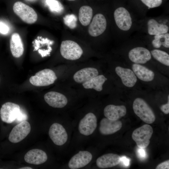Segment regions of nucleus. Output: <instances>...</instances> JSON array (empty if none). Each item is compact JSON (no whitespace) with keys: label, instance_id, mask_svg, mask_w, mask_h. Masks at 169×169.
<instances>
[{"label":"nucleus","instance_id":"nucleus-5","mask_svg":"<svg viewBox=\"0 0 169 169\" xmlns=\"http://www.w3.org/2000/svg\"><path fill=\"white\" fill-rule=\"evenodd\" d=\"M13 9L14 13L22 21L27 23H34L37 20V14L35 10L21 2L15 3L13 6Z\"/></svg>","mask_w":169,"mask_h":169},{"label":"nucleus","instance_id":"nucleus-19","mask_svg":"<svg viewBox=\"0 0 169 169\" xmlns=\"http://www.w3.org/2000/svg\"><path fill=\"white\" fill-rule=\"evenodd\" d=\"M120 156L117 154L108 153L98 157L96 161V164L100 168L111 167L120 163Z\"/></svg>","mask_w":169,"mask_h":169},{"label":"nucleus","instance_id":"nucleus-18","mask_svg":"<svg viewBox=\"0 0 169 169\" xmlns=\"http://www.w3.org/2000/svg\"><path fill=\"white\" fill-rule=\"evenodd\" d=\"M126 113V109L124 105H109L104 108V114L107 118L113 120H118L124 116Z\"/></svg>","mask_w":169,"mask_h":169},{"label":"nucleus","instance_id":"nucleus-34","mask_svg":"<svg viewBox=\"0 0 169 169\" xmlns=\"http://www.w3.org/2000/svg\"><path fill=\"white\" fill-rule=\"evenodd\" d=\"M168 102L166 104L162 105L160 107L161 111L166 114L169 113V95L168 96Z\"/></svg>","mask_w":169,"mask_h":169},{"label":"nucleus","instance_id":"nucleus-13","mask_svg":"<svg viewBox=\"0 0 169 169\" xmlns=\"http://www.w3.org/2000/svg\"><path fill=\"white\" fill-rule=\"evenodd\" d=\"M128 56L132 62L138 64H144L151 59L150 52L147 49L142 47H137L131 49Z\"/></svg>","mask_w":169,"mask_h":169},{"label":"nucleus","instance_id":"nucleus-33","mask_svg":"<svg viewBox=\"0 0 169 169\" xmlns=\"http://www.w3.org/2000/svg\"><path fill=\"white\" fill-rule=\"evenodd\" d=\"M156 169H169V160H167L158 165L156 168Z\"/></svg>","mask_w":169,"mask_h":169},{"label":"nucleus","instance_id":"nucleus-12","mask_svg":"<svg viewBox=\"0 0 169 169\" xmlns=\"http://www.w3.org/2000/svg\"><path fill=\"white\" fill-rule=\"evenodd\" d=\"M92 155L87 151H80L70 160L68 166L71 169H77L83 167L91 161Z\"/></svg>","mask_w":169,"mask_h":169},{"label":"nucleus","instance_id":"nucleus-23","mask_svg":"<svg viewBox=\"0 0 169 169\" xmlns=\"http://www.w3.org/2000/svg\"><path fill=\"white\" fill-rule=\"evenodd\" d=\"M52 43V41L47 38L38 37L33 42L34 50H38L42 57L46 56L50 54L52 48L51 47H46V46L51 44Z\"/></svg>","mask_w":169,"mask_h":169},{"label":"nucleus","instance_id":"nucleus-11","mask_svg":"<svg viewBox=\"0 0 169 169\" xmlns=\"http://www.w3.org/2000/svg\"><path fill=\"white\" fill-rule=\"evenodd\" d=\"M88 28V33L93 37L98 36L105 30L107 25L105 16L101 13L96 14L93 17Z\"/></svg>","mask_w":169,"mask_h":169},{"label":"nucleus","instance_id":"nucleus-7","mask_svg":"<svg viewBox=\"0 0 169 169\" xmlns=\"http://www.w3.org/2000/svg\"><path fill=\"white\" fill-rule=\"evenodd\" d=\"M30 125L27 121H23L15 126L12 129L9 137V140L13 143H17L24 139L29 133Z\"/></svg>","mask_w":169,"mask_h":169},{"label":"nucleus","instance_id":"nucleus-2","mask_svg":"<svg viewBox=\"0 0 169 169\" xmlns=\"http://www.w3.org/2000/svg\"><path fill=\"white\" fill-rule=\"evenodd\" d=\"M133 108L135 114L145 122L151 124L155 121L156 116L153 111L142 99H136L133 103Z\"/></svg>","mask_w":169,"mask_h":169},{"label":"nucleus","instance_id":"nucleus-3","mask_svg":"<svg viewBox=\"0 0 169 169\" xmlns=\"http://www.w3.org/2000/svg\"><path fill=\"white\" fill-rule=\"evenodd\" d=\"M153 133L152 127L145 124L135 129L132 133V137L139 148L145 149L149 145Z\"/></svg>","mask_w":169,"mask_h":169},{"label":"nucleus","instance_id":"nucleus-4","mask_svg":"<svg viewBox=\"0 0 169 169\" xmlns=\"http://www.w3.org/2000/svg\"><path fill=\"white\" fill-rule=\"evenodd\" d=\"M60 52L63 58L71 60L78 59L83 53L82 49L77 43L69 40L63 41L61 42Z\"/></svg>","mask_w":169,"mask_h":169},{"label":"nucleus","instance_id":"nucleus-37","mask_svg":"<svg viewBox=\"0 0 169 169\" xmlns=\"http://www.w3.org/2000/svg\"><path fill=\"white\" fill-rule=\"evenodd\" d=\"M19 169H32V168L31 167H28V166H26V167H21V168H20Z\"/></svg>","mask_w":169,"mask_h":169},{"label":"nucleus","instance_id":"nucleus-36","mask_svg":"<svg viewBox=\"0 0 169 169\" xmlns=\"http://www.w3.org/2000/svg\"><path fill=\"white\" fill-rule=\"evenodd\" d=\"M120 161H121L125 166H128L130 164V160L125 156H123L121 157Z\"/></svg>","mask_w":169,"mask_h":169},{"label":"nucleus","instance_id":"nucleus-6","mask_svg":"<svg viewBox=\"0 0 169 169\" xmlns=\"http://www.w3.org/2000/svg\"><path fill=\"white\" fill-rule=\"evenodd\" d=\"M54 72L50 69H45L37 72L29 79L30 82L37 86H47L53 84L57 79Z\"/></svg>","mask_w":169,"mask_h":169},{"label":"nucleus","instance_id":"nucleus-25","mask_svg":"<svg viewBox=\"0 0 169 169\" xmlns=\"http://www.w3.org/2000/svg\"><path fill=\"white\" fill-rule=\"evenodd\" d=\"M107 79V78L103 75H98L82 83V85L85 89H93L97 91H100L103 89V84Z\"/></svg>","mask_w":169,"mask_h":169},{"label":"nucleus","instance_id":"nucleus-21","mask_svg":"<svg viewBox=\"0 0 169 169\" xmlns=\"http://www.w3.org/2000/svg\"><path fill=\"white\" fill-rule=\"evenodd\" d=\"M10 46L11 53L14 57L18 58L23 54L24 50L23 45L18 33H15L12 35Z\"/></svg>","mask_w":169,"mask_h":169},{"label":"nucleus","instance_id":"nucleus-28","mask_svg":"<svg viewBox=\"0 0 169 169\" xmlns=\"http://www.w3.org/2000/svg\"><path fill=\"white\" fill-rule=\"evenodd\" d=\"M153 57L158 61L166 66H169V55L166 52L158 49L151 51Z\"/></svg>","mask_w":169,"mask_h":169},{"label":"nucleus","instance_id":"nucleus-8","mask_svg":"<svg viewBox=\"0 0 169 169\" xmlns=\"http://www.w3.org/2000/svg\"><path fill=\"white\" fill-rule=\"evenodd\" d=\"M49 135L53 143L58 146L63 145L68 140V134L65 129L58 123H54L51 125Z\"/></svg>","mask_w":169,"mask_h":169},{"label":"nucleus","instance_id":"nucleus-27","mask_svg":"<svg viewBox=\"0 0 169 169\" xmlns=\"http://www.w3.org/2000/svg\"><path fill=\"white\" fill-rule=\"evenodd\" d=\"M152 44L153 47L156 48H160L161 45L168 48L169 47V34L166 33L154 36V39L152 41Z\"/></svg>","mask_w":169,"mask_h":169},{"label":"nucleus","instance_id":"nucleus-17","mask_svg":"<svg viewBox=\"0 0 169 169\" xmlns=\"http://www.w3.org/2000/svg\"><path fill=\"white\" fill-rule=\"evenodd\" d=\"M48 157L46 153L39 149H33L28 151L24 156L25 161L29 164L40 165L47 160Z\"/></svg>","mask_w":169,"mask_h":169},{"label":"nucleus","instance_id":"nucleus-38","mask_svg":"<svg viewBox=\"0 0 169 169\" xmlns=\"http://www.w3.org/2000/svg\"><path fill=\"white\" fill-rule=\"evenodd\" d=\"M67 0L69 1H74L75 0Z\"/></svg>","mask_w":169,"mask_h":169},{"label":"nucleus","instance_id":"nucleus-29","mask_svg":"<svg viewBox=\"0 0 169 169\" xmlns=\"http://www.w3.org/2000/svg\"><path fill=\"white\" fill-rule=\"evenodd\" d=\"M46 3L50 10L52 12L59 13L63 9L61 3L56 0H46Z\"/></svg>","mask_w":169,"mask_h":169},{"label":"nucleus","instance_id":"nucleus-30","mask_svg":"<svg viewBox=\"0 0 169 169\" xmlns=\"http://www.w3.org/2000/svg\"><path fill=\"white\" fill-rule=\"evenodd\" d=\"M64 24L70 29L75 28L77 25V18L74 14H68L63 18Z\"/></svg>","mask_w":169,"mask_h":169},{"label":"nucleus","instance_id":"nucleus-35","mask_svg":"<svg viewBox=\"0 0 169 169\" xmlns=\"http://www.w3.org/2000/svg\"><path fill=\"white\" fill-rule=\"evenodd\" d=\"M139 148V147H138ZM137 154L138 156L141 159H144L146 157V153L144 148H139L138 149Z\"/></svg>","mask_w":169,"mask_h":169},{"label":"nucleus","instance_id":"nucleus-22","mask_svg":"<svg viewBox=\"0 0 169 169\" xmlns=\"http://www.w3.org/2000/svg\"><path fill=\"white\" fill-rule=\"evenodd\" d=\"M132 69L136 76L141 80L150 81L154 78V72L144 66L135 63L132 65Z\"/></svg>","mask_w":169,"mask_h":169},{"label":"nucleus","instance_id":"nucleus-15","mask_svg":"<svg viewBox=\"0 0 169 169\" xmlns=\"http://www.w3.org/2000/svg\"><path fill=\"white\" fill-rule=\"evenodd\" d=\"M122 125V122L118 120H113L104 118L100 121L99 130L103 135H111L120 130Z\"/></svg>","mask_w":169,"mask_h":169},{"label":"nucleus","instance_id":"nucleus-20","mask_svg":"<svg viewBox=\"0 0 169 169\" xmlns=\"http://www.w3.org/2000/svg\"><path fill=\"white\" fill-rule=\"evenodd\" d=\"M97 69L95 68L88 67L82 69L74 74V80L79 83H83L98 75Z\"/></svg>","mask_w":169,"mask_h":169},{"label":"nucleus","instance_id":"nucleus-9","mask_svg":"<svg viewBox=\"0 0 169 169\" xmlns=\"http://www.w3.org/2000/svg\"><path fill=\"white\" fill-rule=\"evenodd\" d=\"M97 126V119L95 115L90 112L86 114L80 120L78 130L82 134L88 136L92 134Z\"/></svg>","mask_w":169,"mask_h":169},{"label":"nucleus","instance_id":"nucleus-10","mask_svg":"<svg viewBox=\"0 0 169 169\" xmlns=\"http://www.w3.org/2000/svg\"><path fill=\"white\" fill-rule=\"evenodd\" d=\"M114 17L116 24L120 29L127 31L131 28L132 19L129 12L123 7L116 9L114 13Z\"/></svg>","mask_w":169,"mask_h":169},{"label":"nucleus","instance_id":"nucleus-31","mask_svg":"<svg viewBox=\"0 0 169 169\" xmlns=\"http://www.w3.org/2000/svg\"><path fill=\"white\" fill-rule=\"evenodd\" d=\"M149 8H152L160 6L162 3V0H141Z\"/></svg>","mask_w":169,"mask_h":169},{"label":"nucleus","instance_id":"nucleus-26","mask_svg":"<svg viewBox=\"0 0 169 169\" xmlns=\"http://www.w3.org/2000/svg\"><path fill=\"white\" fill-rule=\"evenodd\" d=\"M93 15V10L90 6H83L80 7L79 12V18L81 23L84 26L90 23Z\"/></svg>","mask_w":169,"mask_h":169},{"label":"nucleus","instance_id":"nucleus-16","mask_svg":"<svg viewBox=\"0 0 169 169\" xmlns=\"http://www.w3.org/2000/svg\"><path fill=\"white\" fill-rule=\"evenodd\" d=\"M115 71L125 86L132 87L136 84L137 81V77L131 69L117 66L115 68Z\"/></svg>","mask_w":169,"mask_h":169},{"label":"nucleus","instance_id":"nucleus-24","mask_svg":"<svg viewBox=\"0 0 169 169\" xmlns=\"http://www.w3.org/2000/svg\"><path fill=\"white\" fill-rule=\"evenodd\" d=\"M148 33L151 35H158L167 33L168 27L166 24L158 23L156 20L151 19L147 23Z\"/></svg>","mask_w":169,"mask_h":169},{"label":"nucleus","instance_id":"nucleus-14","mask_svg":"<svg viewBox=\"0 0 169 169\" xmlns=\"http://www.w3.org/2000/svg\"><path fill=\"white\" fill-rule=\"evenodd\" d=\"M44 98L49 106L55 108H63L68 103L67 99L64 95L55 91L46 93L44 95Z\"/></svg>","mask_w":169,"mask_h":169},{"label":"nucleus","instance_id":"nucleus-1","mask_svg":"<svg viewBox=\"0 0 169 169\" xmlns=\"http://www.w3.org/2000/svg\"><path fill=\"white\" fill-rule=\"evenodd\" d=\"M0 116L2 121L8 124L14 121L21 122L28 118L26 113L18 105L11 102H6L2 105Z\"/></svg>","mask_w":169,"mask_h":169},{"label":"nucleus","instance_id":"nucleus-32","mask_svg":"<svg viewBox=\"0 0 169 169\" xmlns=\"http://www.w3.org/2000/svg\"><path fill=\"white\" fill-rule=\"evenodd\" d=\"M9 31V27L3 22L0 21V33L3 34L8 33Z\"/></svg>","mask_w":169,"mask_h":169}]
</instances>
